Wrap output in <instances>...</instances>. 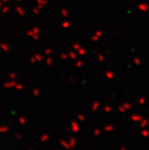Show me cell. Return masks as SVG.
Segmentation results:
<instances>
[{
	"label": "cell",
	"mask_w": 149,
	"mask_h": 150,
	"mask_svg": "<svg viewBox=\"0 0 149 150\" xmlns=\"http://www.w3.org/2000/svg\"><path fill=\"white\" fill-rule=\"evenodd\" d=\"M71 130L75 133H77L79 131V125L77 121H72L71 122Z\"/></svg>",
	"instance_id": "obj_1"
},
{
	"label": "cell",
	"mask_w": 149,
	"mask_h": 150,
	"mask_svg": "<svg viewBox=\"0 0 149 150\" xmlns=\"http://www.w3.org/2000/svg\"><path fill=\"white\" fill-rule=\"evenodd\" d=\"M60 144H61V146H63L66 150H69L71 149V146H70V144H69V142L68 141H64V139H61L60 141Z\"/></svg>",
	"instance_id": "obj_2"
},
{
	"label": "cell",
	"mask_w": 149,
	"mask_h": 150,
	"mask_svg": "<svg viewBox=\"0 0 149 150\" xmlns=\"http://www.w3.org/2000/svg\"><path fill=\"white\" fill-rule=\"evenodd\" d=\"M131 119L133 120V121H135V122H140V121H141L142 117H141L140 115H138V114H134V115H132L131 116Z\"/></svg>",
	"instance_id": "obj_3"
},
{
	"label": "cell",
	"mask_w": 149,
	"mask_h": 150,
	"mask_svg": "<svg viewBox=\"0 0 149 150\" xmlns=\"http://www.w3.org/2000/svg\"><path fill=\"white\" fill-rule=\"evenodd\" d=\"M50 139V135L48 134H43L42 136L40 137V141L42 142H46Z\"/></svg>",
	"instance_id": "obj_4"
},
{
	"label": "cell",
	"mask_w": 149,
	"mask_h": 150,
	"mask_svg": "<svg viewBox=\"0 0 149 150\" xmlns=\"http://www.w3.org/2000/svg\"><path fill=\"white\" fill-rule=\"evenodd\" d=\"M148 123H149L148 119H141V121H140V127L143 129V128H145L147 126Z\"/></svg>",
	"instance_id": "obj_5"
},
{
	"label": "cell",
	"mask_w": 149,
	"mask_h": 150,
	"mask_svg": "<svg viewBox=\"0 0 149 150\" xmlns=\"http://www.w3.org/2000/svg\"><path fill=\"white\" fill-rule=\"evenodd\" d=\"M69 144L71 146V148H73V147H75V145L77 144V139H75V137H71V139H69Z\"/></svg>",
	"instance_id": "obj_6"
},
{
	"label": "cell",
	"mask_w": 149,
	"mask_h": 150,
	"mask_svg": "<svg viewBox=\"0 0 149 150\" xmlns=\"http://www.w3.org/2000/svg\"><path fill=\"white\" fill-rule=\"evenodd\" d=\"M104 130L106 132H112L114 130V127L112 126V125L111 124H109V125H106V126L104 127Z\"/></svg>",
	"instance_id": "obj_7"
},
{
	"label": "cell",
	"mask_w": 149,
	"mask_h": 150,
	"mask_svg": "<svg viewBox=\"0 0 149 150\" xmlns=\"http://www.w3.org/2000/svg\"><path fill=\"white\" fill-rule=\"evenodd\" d=\"M9 131V127L6 125H0V133H7Z\"/></svg>",
	"instance_id": "obj_8"
},
{
	"label": "cell",
	"mask_w": 149,
	"mask_h": 150,
	"mask_svg": "<svg viewBox=\"0 0 149 150\" xmlns=\"http://www.w3.org/2000/svg\"><path fill=\"white\" fill-rule=\"evenodd\" d=\"M140 134H141V136H142L143 137H147L149 136V131L147 129H144V128H143V130L140 132Z\"/></svg>",
	"instance_id": "obj_9"
},
{
	"label": "cell",
	"mask_w": 149,
	"mask_h": 150,
	"mask_svg": "<svg viewBox=\"0 0 149 150\" xmlns=\"http://www.w3.org/2000/svg\"><path fill=\"white\" fill-rule=\"evenodd\" d=\"M93 134H94L95 137H99L100 135L102 134V130L99 129V128H97V129H95L94 131H93Z\"/></svg>",
	"instance_id": "obj_10"
},
{
	"label": "cell",
	"mask_w": 149,
	"mask_h": 150,
	"mask_svg": "<svg viewBox=\"0 0 149 150\" xmlns=\"http://www.w3.org/2000/svg\"><path fill=\"white\" fill-rule=\"evenodd\" d=\"M19 124H21V125H24L26 123V118L25 117H23V116H21L19 118Z\"/></svg>",
	"instance_id": "obj_11"
},
{
	"label": "cell",
	"mask_w": 149,
	"mask_h": 150,
	"mask_svg": "<svg viewBox=\"0 0 149 150\" xmlns=\"http://www.w3.org/2000/svg\"><path fill=\"white\" fill-rule=\"evenodd\" d=\"M77 119H79V121H84L85 117L82 114H79V115H77Z\"/></svg>",
	"instance_id": "obj_12"
},
{
	"label": "cell",
	"mask_w": 149,
	"mask_h": 150,
	"mask_svg": "<svg viewBox=\"0 0 149 150\" xmlns=\"http://www.w3.org/2000/svg\"><path fill=\"white\" fill-rule=\"evenodd\" d=\"M98 108H99V104H98V103H95V104L93 105V107H92V110H96L97 109H98Z\"/></svg>",
	"instance_id": "obj_13"
},
{
	"label": "cell",
	"mask_w": 149,
	"mask_h": 150,
	"mask_svg": "<svg viewBox=\"0 0 149 150\" xmlns=\"http://www.w3.org/2000/svg\"><path fill=\"white\" fill-rule=\"evenodd\" d=\"M16 137H17V139H21V137H23V136H21V134H17V135H16Z\"/></svg>",
	"instance_id": "obj_14"
},
{
	"label": "cell",
	"mask_w": 149,
	"mask_h": 150,
	"mask_svg": "<svg viewBox=\"0 0 149 150\" xmlns=\"http://www.w3.org/2000/svg\"><path fill=\"white\" fill-rule=\"evenodd\" d=\"M105 110H106L107 112H111V108H109V107H106V108H105Z\"/></svg>",
	"instance_id": "obj_15"
},
{
	"label": "cell",
	"mask_w": 149,
	"mask_h": 150,
	"mask_svg": "<svg viewBox=\"0 0 149 150\" xmlns=\"http://www.w3.org/2000/svg\"><path fill=\"white\" fill-rule=\"evenodd\" d=\"M119 110H120V112H125V110H126V109H125V108H119Z\"/></svg>",
	"instance_id": "obj_16"
},
{
	"label": "cell",
	"mask_w": 149,
	"mask_h": 150,
	"mask_svg": "<svg viewBox=\"0 0 149 150\" xmlns=\"http://www.w3.org/2000/svg\"><path fill=\"white\" fill-rule=\"evenodd\" d=\"M124 108H125L126 110H127V109H130V108H131V106L129 105V104H126V105H124Z\"/></svg>",
	"instance_id": "obj_17"
},
{
	"label": "cell",
	"mask_w": 149,
	"mask_h": 150,
	"mask_svg": "<svg viewBox=\"0 0 149 150\" xmlns=\"http://www.w3.org/2000/svg\"><path fill=\"white\" fill-rule=\"evenodd\" d=\"M120 150H127V149H126V147H125V146H122L121 148H120Z\"/></svg>",
	"instance_id": "obj_18"
},
{
	"label": "cell",
	"mask_w": 149,
	"mask_h": 150,
	"mask_svg": "<svg viewBox=\"0 0 149 150\" xmlns=\"http://www.w3.org/2000/svg\"><path fill=\"white\" fill-rule=\"evenodd\" d=\"M29 150H32V149H29Z\"/></svg>",
	"instance_id": "obj_19"
}]
</instances>
